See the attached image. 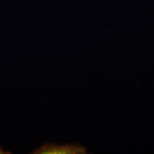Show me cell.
Segmentation results:
<instances>
[{
	"mask_svg": "<svg viewBox=\"0 0 154 154\" xmlns=\"http://www.w3.org/2000/svg\"><path fill=\"white\" fill-rule=\"evenodd\" d=\"M85 149L79 146L73 145H54L46 143L33 151L34 154H71V153H84Z\"/></svg>",
	"mask_w": 154,
	"mask_h": 154,
	"instance_id": "cell-1",
	"label": "cell"
},
{
	"mask_svg": "<svg viewBox=\"0 0 154 154\" xmlns=\"http://www.w3.org/2000/svg\"><path fill=\"white\" fill-rule=\"evenodd\" d=\"M6 153H9V152L5 151L1 147H0V154H6Z\"/></svg>",
	"mask_w": 154,
	"mask_h": 154,
	"instance_id": "cell-2",
	"label": "cell"
}]
</instances>
